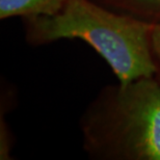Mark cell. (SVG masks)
Here are the masks:
<instances>
[{"label":"cell","mask_w":160,"mask_h":160,"mask_svg":"<svg viewBox=\"0 0 160 160\" xmlns=\"http://www.w3.org/2000/svg\"><path fill=\"white\" fill-rule=\"evenodd\" d=\"M24 23L29 44L85 42L106 62L120 82L156 76L151 46L153 24L96 0H67L55 15L26 18Z\"/></svg>","instance_id":"6da1fadb"},{"label":"cell","mask_w":160,"mask_h":160,"mask_svg":"<svg viewBox=\"0 0 160 160\" xmlns=\"http://www.w3.org/2000/svg\"><path fill=\"white\" fill-rule=\"evenodd\" d=\"M83 149L100 160H160V81L140 77L101 89L80 119Z\"/></svg>","instance_id":"7a4b0ae2"},{"label":"cell","mask_w":160,"mask_h":160,"mask_svg":"<svg viewBox=\"0 0 160 160\" xmlns=\"http://www.w3.org/2000/svg\"><path fill=\"white\" fill-rule=\"evenodd\" d=\"M67 0H0V19H23L52 16L58 12Z\"/></svg>","instance_id":"3957f363"},{"label":"cell","mask_w":160,"mask_h":160,"mask_svg":"<svg viewBox=\"0 0 160 160\" xmlns=\"http://www.w3.org/2000/svg\"><path fill=\"white\" fill-rule=\"evenodd\" d=\"M114 11L151 24L160 23V0H96Z\"/></svg>","instance_id":"277c9868"},{"label":"cell","mask_w":160,"mask_h":160,"mask_svg":"<svg viewBox=\"0 0 160 160\" xmlns=\"http://www.w3.org/2000/svg\"><path fill=\"white\" fill-rule=\"evenodd\" d=\"M151 46L153 57H154L155 65L157 68L156 77L160 81V23L153 24L151 32Z\"/></svg>","instance_id":"5b68a950"}]
</instances>
